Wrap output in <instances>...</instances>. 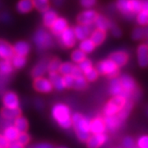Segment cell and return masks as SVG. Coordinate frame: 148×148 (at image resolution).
<instances>
[{"mask_svg":"<svg viewBox=\"0 0 148 148\" xmlns=\"http://www.w3.org/2000/svg\"><path fill=\"white\" fill-rule=\"evenodd\" d=\"M72 126L76 135L81 142H85L90 136V120L80 113H75L72 115Z\"/></svg>","mask_w":148,"mask_h":148,"instance_id":"cell-1","label":"cell"},{"mask_svg":"<svg viewBox=\"0 0 148 148\" xmlns=\"http://www.w3.org/2000/svg\"><path fill=\"white\" fill-rule=\"evenodd\" d=\"M52 117L62 128L68 129L72 127V114L70 108L64 103H58L52 108Z\"/></svg>","mask_w":148,"mask_h":148,"instance_id":"cell-2","label":"cell"},{"mask_svg":"<svg viewBox=\"0 0 148 148\" xmlns=\"http://www.w3.org/2000/svg\"><path fill=\"white\" fill-rule=\"evenodd\" d=\"M95 68L98 73L102 76H106L109 79L119 76L120 69L109 58L98 62Z\"/></svg>","mask_w":148,"mask_h":148,"instance_id":"cell-3","label":"cell"},{"mask_svg":"<svg viewBox=\"0 0 148 148\" xmlns=\"http://www.w3.org/2000/svg\"><path fill=\"white\" fill-rule=\"evenodd\" d=\"M33 42L40 51L46 50L53 45L52 36L43 28H40L35 32L33 36Z\"/></svg>","mask_w":148,"mask_h":148,"instance_id":"cell-4","label":"cell"},{"mask_svg":"<svg viewBox=\"0 0 148 148\" xmlns=\"http://www.w3.org/2000/svg\"><path fill=\"white\" fill-rule=\"evenodd\" d=\"M128 99L125 98L123 95H114L112 96L110 100L107 101L104 109L103 113L106 116H112L115 115L123 109V107L126 104Z\"/></svg>","mask_w":148,"mask_h":148,"instance_id":"cell-5","label":"cell"},{"mask_svg":"<svg viewBox=\"0 0 148 148\" xmlns=\"http://www.w3.org/2000/svg\"><path fill=\"white\" fill-rule=\"evenodd\" d=\"M57 37L58 44L64 49H72L76 45L77 39L74 34L73 27H68Z\"/></svg>","mask_w":148,"mask_h":148,"instance_id":"cell-6","label":"cell"},{"mask_svg":"<svg viewBox=\"0 0 148 148\" xmlns=\"http://www.w3.org/2000/svg\"><path fill=\"white\" fill-rule=\"evenodd\" d=\"M99 15L98 12L93 8H86L81 12L77 16V21L78 24L94 26V22Z\"/></svg>","mask_w":148,"mask_h":148,"instance_id":"cell-7","label":"cell"},{"mask_svg":"<svg viewBox=\"0 0 148 148\" xmlns=\"http://www.w3.org/2000/svg\"><path fill=\"white\" fill-rule=\"evenodd\" d=\"M33 88L34 90L40 92V93H43V94H48L52 92V90H53V87L50 81L45 78L44 77H36L33 78Z\"/></svg>","mask_w":148,"mask_h":148,"instance_id":"cell-8","label":"cell"},{"mask_svg":"<svg viewBox=\"0 0 148 148\" xmlns=\"http://www.w3.org/2000/svg\"><path fill=\"white\" fill-rule=\"evenodd\" d=\"M115 8L122 16L128 21H132L135 18V14L131 8L130 0H116Z\"/></svg>","mask_w":148,"mask_h":148,"instance_id":"cell-9","label":"cell"},{"mask_svg":"<svg viewBox=\"0 0 148 148\" xmlns=\"http://www.w3.org/2000/svg\"><path fill=\"white\" fill-rule=\"evenodd\" d=\"M137 63L139 68H148V45L147 43H141L136 49Z\"/></svg>","mask_w":148,"mask_h":148,"instance_id":"cell-10","label":"cell"},{"mask_svg":"<svg viewBox=\"0 0 148 148\" xmlns=\"http://www.w3.org/2000/svg\"><path fill=\"white\" fill-rule=\"evenodd\" d=\"M109 58H110L119 69H121L123 67L126 66L128 63L129 54L126 50L119 49V50H116V51L111 53L109 55Z\"/></svg>","mask_w":148,"mask_h":148,"instance_id":"cell-11","label":"cell"},{"mask_svg":"<svg viewBox=\"0 0 148 148\" xmlns=\"http://www.w3.org/2000/svg\"><path fill=\"white\" fill-rule=\"evenodd\" d=\"M108 140V136L105 132L96 133L90 135L89 138L86 141L87 148H100Z\"/></svg>","mask_w":148,"mask_h":148,"instance_id":"cell-12","label":"cell"},{"mask_svg":"<svg viewBox=\"0 0 148 148\" xmlns=\"http://www.w3.org/2000/svg\"><path fill=\"white\" fill-rule=\"evenodd\" d=\"M3 105L8 108H17L20 106V101L18 95L14 91L8 90L4 92L2 98Z\"/></svg>","mask_w":148,"mask_h":148,"instance_id":"cell-13","label":"cell"},{"mask_svg":"<svg viewBox=\"0 0 148 148\" xmlns=\"http://www.w3.org/2000/svg\"><path fill=\"white\" fill-rule=\"evenodd\" d=\"M68 27H69V22L66 20V18L62 16H58L57 19L51 25V27H49V30L53 36H58Z\"/></svg>","mask_w":148,"mask_h":148,"instance_id":"cell-14","label":"cell"},{"mask_svg":"<svg viewBox=\"0 0 148 148\" xmlns=\"http://www.w3.org/2000/svg\"><path fill=\"white\" fill-rule=\"evenodd\" d=\"M49 61V58H43L34 66V68L32 69V72H31V76L32 78L43 77L47 73Z\"/></svg>","mask_w":148,"mask_h":148,"instance_id":"cell-15","label":"cell"},{"mask_svg":"<svg viewBox=\"0 0 148 148\" xmlns=\"http://www.w3.org/2000/svg\"><path fill=\"white\" fill-rule=\"evenodd\" d=\"M93 26H87V25H82V24H78L76 25L73 27L74 34L77 40H82L84 39H86L90 36V33L92 32Z\"/></svg>","mask_w":148,"mask_h":148,"instance_id":"cell-16","label":"cell"},{"mask_svg":"<svg viewBox=\"0 0 148 148\" xmlns=\"http://www.w3.org/2000/svg\"><path fill=\"white\" fill-rule=\"evenodd\" d=\"M106 123L104 121L103 117L97 116L93 119L90 120V134L96 133H103L106 132Z\"/></svg>","mask_w":148,"mask_h":148,"instance_id":"cell-17","label":"cell"},{"mask_svg":"<svg viewBox=\"0 0 148 148\" xmlns=\"http://www.w3.org/2000/svg\"><path fill=\"white\" fill-rule=\"evenodd\" d=\"M13 55H14V50L12 45L5 40L0 39V58L11 59Z\"/></svg>","mask_w":148,"mask_h":148,"instance_id":"cell-18","label":"cell"},{"mask_svg":"<svg viewBox=\"0 0 148 148\" xmlns=\"http://www.w3.org/2000/svg\"><path fill=\"white\" fill-rule=\"evenodd\" d=\"M108 92L111 96L114 95H122L123 87L119 77H115L110 79L108 85Z\"/></svg>","mask_w":148,"mask_h":148,"instance_id":"cell-19","label":"cell"},{"mask_svg":"<svg viewBox=\"0 0 148 148\" xmlns=\"http://www.w3.org/2000/svg\"><path fill=\"white\" fill-rule=\"evenodd\" d=\"M104 121L106 123V129H108L110 132H115L119 127H121L123 123L120 121V119L117 117V115H112V116H103Z\"/></svg>","mask_w":148,"mask_h":148,"instance_id":"cell-20","label":"cell"},{"mask_svg":"<svg viewBox=\"0 0 148 148\" xmlns=\"http://www.w3.org/2000/svg\"><path fill=\"white\" fill-rule=\"evenodd\" d=\"M131 39L133 41H142L148 39V26L134 27L131 32Z\"/></svg>","mask_w":148,"mask_h":148,"instance_id":"cell-21","label":"cell"},{"mask_svg":"<svg viewBox=\"0 0 148 148\" xmlns=\"http://www.w3.org/2000/svg\"><path fill=\"white\" fill-rule=\"evenodd\" d=\"M13 50L15 54L21 55V56H26L31 52V45L26 40H19L16 41L13 45Z\"/></svg>","mask_w":148,"mask_h":148,"instance_id":"cell-22","label":"cell"},{"mask_svg":"<svg viewBox=\"0 0 148 148\" xmlns=\"http://www.w3.org/2000/svg\"><path fill=\"white\" fill-rule=\"evenodd\" d=\"M0 114L5 119L14 120L16 118L21 115V110L19 107H17V108H8V107L3 106L0 110Z\"/></svg>","mask_w":148,"mask_h":148,"instance_id":"cell-23","label":"cell"},{"mask_svg":"<svg viewBox=\"0 0 148 148\" xmlns=\"http://www.w3.org/2000/svg\"><path fill=\"white\" fill-rule=\"evenodd\" d=\"M49 80L50 81L53 89L58 91H62L65 89L63 82V76L58 73H49Z\"/></svg>","mask_w":148,"mask_h":148,"instance_id":"cell-24","label":"cell"},{"mask_svg":"<svg viewBox=\"0 0 148 148\" xmlns=\"http://www.w3.org/2000/svg\"><path fill=\"white\" fill-rule=\"evenodd\" d=\"M89 38L92 40V42L95 44V46H100L106 41V38H107V32L95 28L94 30H92Z\"/></svg>","mask_w":148,"mask_h":148,"instance_id":"cell-25","label":"cell"},{"mask_svg":"<svg viewBox=\"0 0 148 148\" xmlns=\"http://www.w3.org/2000/svg\"><path fill=\"white\" fill-rule=\"evenodd\" d=\"M58 16L57 12L53 9H51V8H49L47 11L43 12L42 21L44 27L49 29V27H51V25L53 24V21L57 19Z\"/></svg>","mask_w":148,"mask_h":148,"instance_id":"cell-26","label":"cell"},{"mask_svg":"<svg viewBox=\"0 0 148 148\" xmlns=\"http://www.w3.org/2000/svg\"><path fill=\"white\" fill-rule=\"evenodd\" d=\"M111 23H112V21L108 17H106L104 15L99 14L97 18H96V20L94 22V27L96 29H99V30L107 32L110 30Z\"/></svg>","mask_w":148,"mask_h":148,"instance_id":"cell-27","label":"cell"},{"mask_svg":"<svg viewBox=\"0 0 148 148\" xmlns=\"http://www.w3.org/2000/svg\"><path fill=\"white\" fill-rule=\"evenodd\" d=\"M34 8L32 0H19L16 3V10L21 14H27Z\"/></svg>","mask_w":148,"mask_h":148,"instance_id":"cell-28","label":"cell"},{"mask_svg":"<svg viewBox=\"0 0 148 148\" xmlns=\"http://www.w3.org/2000/svg\"><path fill=\"white\" fill-rule=\"evenodd\" d=\"M13 67L10 59H1L0 60V75L9 77L13 72Z\"/></svg>","mask_w":148,"mask_h":148,"instance_id":"cell-29","label":"cell"},{"mask_svg":"<svg viewBox=\"0 0 148 148\" xmlns=\"http://www.w3.org/2000/svg\"><path fill=\"white\" fill-rule=\"evenodd\" d=\"M95 45L92 42V40L90 38H86L80 41L79 49L81 50H82L86 54H89L91 53L95 49Z\"/></svg>","mask_w":148,"mask_h":148,"instance_id":"cell-30","label":"cell"},{"mask_svg":"<svg viewBox=\"0 0 148 148\" xmlns=\"http://www.w3.org/2000/svg\"><path fill=\"white\" fill-rule=\"evenodd\" d=\"M10 60L14 69H23L27 64V58L26 56H21L15 53Z\"/></svg>","mask_w":148,"mask_h":148,"instance_id":"cell-31","label":"cell"},{"mask_svg":"<svg viewBox=\"0 0 148 148\" xmlns=\"http://www.w3.org/2000/svg\"><path fill=\"white\" fill-rule=\"evenodd\" d=\"M14 127H16L19 132H27L29 127V123L25 117L20 115L14 119Z\"/></svg>","mask_w":148,"mask_h":148,"instance_id":"cell-32","label":"cell"},{"mask_svg":"<svg viewBox=\"0 0 148 148\" xmlns=\"http://www.w3.org/2000/svg\"><path fill=\"white\" fill-rule=\"evenodd\" d=\"M87 87H88V82L86 79L84 75L74 78L73 89L76 90H79V91H82V90H86Z\"/></svg>","mask_w":148,"mask_h":148,"instance_id":"cell-33","label":"cell"},{"mask_svg":"<svg viewBox=\"0 0 148 148\" xmlns=\"http://www.w3.org/2000/svg\"><path fill=\"white\" fill-rule=\"evenodd\" d=\"M18 134H19V132L16 127H14V125L7 127L3 131V136L9 143L16 141L18 137Z\"/></svg>","mask_w":148,"mask_h":148,"instance_id":"cell-34","label":"cell"},{"mask_svg":"<svg viewBox=\"0 0 148 148\" xmlns=\"http://www.w3.org/2000/svg\"><path fill=\"white\" fill-rule=\"evenodd\" d=\"M34 8H36L40 12H45L49 8H50V3L49 0H32Z\"/></svg>","mask_w":148,"mask_h":148,"instance_id":"cell-35","label":"cell"},{"mask_svg":"<svg viewBox=\"0 0 148 148\" xmlns=\"http://www.w3.org/2000/svg\"><path fill=\"white\" fill-rule=\"evenodd\" d=\"M136 22L138 26L141 27H147L148 26V13L144 12V11H140L135 15V18Z\"/></svg>","mask_w":148,"mask_h":148,"instance_id":"cell-36","label":"cell"},{"mask_svg":"<svg viewBox=\"0 0 148 148\" xmlns=\"http://www.w3.org/2000/svg\"><path fill=\"white\" fill-rule=\"evenodd\" d=\"M86 58V54L80 49H75L71 53V59H72L73 63L75 64H78L82 60H84Z\"/></svg>","mask_w":148,"mask_h":148,"instance_id":"cell-37","label":"cell"},{"mask_svg":"<svg viewBox=\"0 0 148 148\" xmlns=\"http://www.w3.org/2000/svg\"><path fill=\"white\" fill-rule=\"evenodd\" d=\"M75 64L71 63V62H64L61 63L60 67L58 69V73L61 74L62 76L67 75V74H71Z\"/></svg>","mask_w":148,"mask_h":148,"instance_id":"cell-38","label":"cell"},{"mask_svg":"<svg viewBox=\"0 0 148 148\" xmlns=\"http://www.w3.org/2000/svg\"><path fill=\"white\" fill-rule=\"evenodd\" d=\"M61 60L58 58H53L49 61L47 73H58V69L61 64Z\"/></svg>","mask_w":148,"mask_h":148,"instance_id":"cell-39","label":"cell"},{"mask_svg":"<svg viewBox=\"0 0 148 148\" xmlns=\"http://www.w3.org/2000/svg\"><path fill=\"white\" fill-rule=\"evenodd\" d=\"M100 74L98 73L97 70L95 67H93L92 69L89 70L87 73H84V77H86V79L87 80L88 82H94L96 80L98 79Z\"/></svg>","mask_w":148,"mask_h":148,"instance_id":"cell-40","label":"cell"},{"mask_svg":"<svg viewBox=\"0 0 148 148\" xmlns=\"http://www.w3.org/2000/svg\"><path fill=\"white\" fill-rule=\"evenodd\" d=\"M77 66H78L80 69H81V70L82 71L83 74L86 73H87L89 70H90V69L94 67V66H93L92 61L87 58H86L84 60H82L81 63H79V64H77Z\"/></svg>","mask_w":148,"mask_h":148,"instance_id":"cell-41","label":"cell"},{"mask_svg":"<svg viewBox=\"0 0 148 148\" xmlns=\"http://www.w3.org/2000/svg\"><path fill=\"white\" fill-rule=\"evenodd\" d=\"M109 31L110 32L112 36L116 38V39H119L123 36V31H122L121 28L119 27V25H117V24L114 23V22L111 23V26L110 27Z\"/></svg>","mask_w":148,"mask_h":148,"instance_id":"cell-42","label":"cell"},{"mask_svg":"<svg viewBox=\"0 0 148 148\" xmlns=\"http://www.w3.org/2000/svg\"><path fill=\"white\" fill-rule=\"evenodd\" d=\"M122 146L123 148H133L136 146V140L132 136H126L122 140Z\"/></svg>","mask_w":148,"mask_h":148,"instance_id":"cell-43","label":"cell"},{"mask_svg":"<svg viewBox=\"0 0 148 148\" xmlns=\"http://www.w3.org/2000/svg\"><path fill=\"white\" fill-rule=\"evenodd\" d=\"M136 146L139 148H148V134L139 136L136 141Z\"/></svg>","mask_w":148,"mask_h":148,"instance_id":"cell-44","label":"cell"},{"mask_svg":"<svg viewBox=\"0 0 148 148\" xmlns=\"http://www.w3.org/2000/svg\"><path fill=\"white\" fill-rule=\"evenodd\" d=\"M30 140H31V137L27 134V132H19L18 137L16 138V141L24 147V146H26V145H27L29 143Z\"/></svg>","mask_w":148,"mask_h":148,"instance_id":"cell-45","label":"cell"},{"mask_svg":"<svg viewBox=\"0 0 148 148\" xmlns=\"http://www.w3.org/2000/svg\"><path fill=\"white\" fill-rule=\"evenodd\" d=\"M63 82L65 89H70L73 88L74 82V77L71 74H67L63 76Z\"/></svg>","mask_w":148,"mask_h":148,"instance_id":"cell-46","label":"cell"},{"mask_svg":"<svg viewBox=\"0 0 148 148\" xmlns=\"http://www.w3.org/2000/svg\"><path fill=\"white\" fill-rule=\"evenodd\" d=\"M130 3L132 12L135 15L142 11V0H130Z\"/></svg>","mask_w":148,"mask_h":148,"instance_id":"cell-47","label":"cell"},{"mask_svg":"<svg viewBox=\"0 0 148 148\" xmlns=\"http://www.w3.org/2000/svg\"><path fill=\"white\" fill-rule=\"evenodd\" d=\"M80 4L84 8H93L97 4V0H80Z\"/></svg>","mask_w":148,"mask_h":148,"instance_id":"cell-48","label":"cell"},{"mask_svg":"<svg viewBox=\"0 0 148 148\" xmlns=\"http://www.w3.org/2000/svg\"><path fill=\"white\" fill-rule=\"evenodd\" d=\"M8 77H9L0 75V94L4 92L6 87H7V84L8 82Z\"/></svg>","mask_w":148,"mask_h":148,"instance_id":"cell-49","label":"cell"},{"mask_svg":"<svg viewBox=\"0 0 148 148\" xmlns=\"http://www.w3.org/2000/svg\"><path fill=\"white\" fill-rule=\"evenodd\" d=\"M71 75L74 78H76V77H81V76H83L84 74H83L82 71L81 70L79 67L75 64L73 69V71L71 73Z\"/></svg>","mask_w":148,"mask_h":148,"instance_id":"cell-50","label":"cell"},{"mask_svg":"<svg viewBox=\"0 0 148 148\" xmlns=\"http://www.w3.org/2000/svg\"><path fill=\"white\" fill-rule=\"evenodd\" d=\"M32 148H55V147L48 143H40L35 144Z\"/></svg>","mask_w":148,"mask_h":148,"instance_id":"cell-51","label":"cell"},{"mask_svg":"<svg viewBox=\"0 0 148 148\" xmlns=\"http://www.w3.org/2000/svg\"><path fill=\"white\" fill-rule=\"evenodd\" d=\"M9 142L5 138V137L0 134V148H8Z\"/></svg>","mask_w":148,"mask_h":148,"instance_id":"cell-52","label":"cell"},{"mask_svg":"<svg viewBox=\"0 0 148 148\" xmlns=\"http://www.w3.org/2000/svg\"><path fill=\"white\" fill-rule=\"evenodd\" d=\"M8 148H23V146L21 145L20 143H18L16 141H14V142H11L9 143V145Z\"/></svg>","mask_w":148,"mask_h":148,"instance_id":"cell-53","label":"cell"},{"mask_svg":"<svg viewBox=\"0 0 148 148\" xmlns=\"http://www.w3.org/2000/svg\"><path fill=\"white\" fill-rule=\"evenodd\" d=\"M35 106L38 110H41L44 107V102L40 98H37L36 100L35 101Z\"/></svg>","mask_w":148,"mask_h":148,"instance_id":"cell-54","label":"cell"},{"mask_svg":"<svg viewBox=\"0 0 148 148\" xmlns=\"http://www.w3.org/2000/svg\"><path fill=\"white\" fill-rule=\"evenodd\" d=\"M142 10L148 13V0H142Z\"/></svg>","mask_w":148,"mask_h":148,"instance_id":"cell-55","label":"cell"},{"mask_svg":"<svg viewBox=\"0 0 148 148\" xmlns=\"http://www.w3.org/2000/svg\"><path fill=\"white\" fill-rule=\"evenodd\" d=\"M63 2H64V0H53L54 4L57 6L62 5V4H63Z\"/></svg>","mask_w":148,"mask_h":148,"instance_id":"cell-56","label":"cell"},{"mask_svg":"<svg viewBox=\"0 0 148 148\" xmlns=\"http://www.w3.org/2000/svg\"><path fill=\"white\" fill-rule=\"evenodd\" d=\"M145 113H146V115L148 117V106L146 107V110H145Z\"/></svg>","mask_w":148,"mask_h":148,"instance_id":"cell-57","label":"cell"},{"mask_svg":"<svg viewBox=\"0 0 148 148\" xmlns=\"http://www.w3.org/2000/svg\"><path fill=\"white\" fill-rule=\"evenodd\" d=\"M133 148H139V147H138L137 146H135V147H133Z\"/></svg>","mask_w":148,"mask_h":148,"instance_id":"cell-58","label":"cell"},{"mask_svg":"<svg viewBox=\"0 0 148 148\" xmlns=\"http://www.w3.org/2000/svg\"><path fill=\"white\" fill-rule=\"evenodd\" d=\"M60 148H65V147H60Z\"/></svg>","mask_w":148,"mask_h":148,"instance_id":"cell-59","label":"cell"},{"mask_svg":"<svg viewBox=\"0 0 148 148\" xmlns=\"http://www.w3.org/2000/svg\"><path fill=\"white\" fill-rule=\"evenodd\" d=\"M147 40H148V39H147ZM147 45H148V42H147Z\"/></svg>","mask_w":148,"mask_h":148,"instance_id":"cell-60","label":"cell"}]
</instances>
